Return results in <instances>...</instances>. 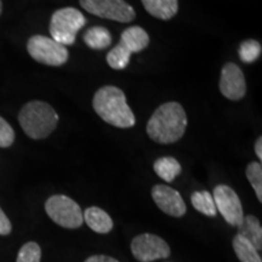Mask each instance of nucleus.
<instances>
[{
  "mask_svg": "<svg viewBox=\"0 0 262 262\" xmlns=\"http://www.w3.org/2000/svg\"><path fill=\"white\" fill-rule=\"evenodd\" d=\"M187 127V116L179 102H166L156 110L147 123V135L155 142L169 145L179 141Z\"/></svg>",
  "mask_w": 262,
  "mask_h": 262,
  "instance_id": "f257e3e1",
  "label": "nucleus"
},
{
  "mask_svg": "<svg viewBox=\"0 0 262 262\" xmlns=\"http://www.w3.org/2000/svg\"><path fill=\"white\" fill-rule=\"evenodd\" d=\"M93 107L98 117L116 127L127 129L136 123L135 116L126 102L125 94L113 85H106L96 91Z\"/></svg>",
  "mask_w": 262,
  "mask_h": 262,
  "instance_id": "f03ea898",
  "label": "nucleus"
},
{
  "mask_svg": "<svg viewBox=\"0 0 262 262\" xmlns=\"http://www.w3.org/2000/svg\"><path fill=\"white\" fill-rule=\"evenodd\" d=\"M18 122L26 135L33 140L47 139L58 123V116L50 104L42 101H32L22 107Z\"/></svg>",
  "mask_w": 262,
  "mask_h": 262,
  "instance_id": "7ed1b4c3",
  "label": "nucleus"
},
{
  "mask_svg": "<svg viewBox=\"0 0 262 262\" xmlns=\"http://www.w3.org/2000/svg\"><path fill=\"white\" fill-rule=\"evenodd\" d=\"M86 24V18L79 10L63 8L55 11L50 19V34L62 45H73L78 32Z\"/></svg>",
  "mask_w": 262,
  "mask_h": 262,
  "instance_id": "20e7f679",
  "label": "nucleus"
},
{
  "mask_svg": "<svg viewBox=\"0 0 262 262\" xmlns=\"http://www.w3.org/2000/svg\"><path fill=\"white\" fill-rule=\"evenodd\" d=\"M45 211L55 224L63 228L75 229L83 225V211L78 203L63 194L52 195L45 203Z\"/></svg>",
  "mask_w": 262,
  "mask_h": 262,
  "instance_id": "39448f33",
  "label": "nucleus"
},
{
  "mask_svg": "<svg viewBox=\"0 0 262 262\" xmlns=\"http://www.w3.org/2000/svg\"><path fill=\"white\" fill-rule=\"evenodd\" d=\"M28 54L39 63L60 67L68 61L70 52L64 45L45 35H33L27 42Z\"/></svg>",
  "mask_w": 262,
  "mask_h": 262,
  "instance_id": "423d86ee",
  "label": "nucleus"
},
{
  "mask_svg": "<svg viewBox=\"0 0 262 262\" xmlns=\"http://www.w3.org/2000/svg\"><path fill=\"white\" fill-rule=\"evenodd\" d=\"M85 11L112 21L129 24L136 17L135 10L124 0H79Z\"/></svg>",
  "mask_w": 262,
  "mask_h": 262,
  "instance_id": "0eeeda50",
  "label": "nucleus"
},
{
  "mask_svg": "<svg viewBox=\"0 0 262 262\" xmlns=\"http://www.w3.org/2000/svg\"><path fill=\"white\" fill-rule=\"evenodd\" d=\"M212 198L216 210L224 216L226 222L234 227H239L243 222L244 212L237 193L227 185H219L214 189Z\"/></svg>",
  "mask_w": 262,
  "mask_h": 262,
  "instance_id": "6e6552de",
  "label": "nucleus"
},
{
  "mask_svg": "<svg viewBox=\"0 0 262 262\" xmlns=\"http://www.w3.org/2000/svg\"><path fill=\"white\" fill-rule=\"evenodd\" d=\"M131 251L140 262H152L160 258H168L171 254L170 247L163 238L156 234L143 233L131 242Z\"/></svg>",
  "mask_w": 262,
  "mask_h": 262,
  "instance_id": "1a4fd4ad",
  "label": "nucleus"
},
{
  "mask_svg": "<svg viewBox=\"0 0 262 262\" xmlns=\"http://www.w3.org/2000/svg\"><path fill=\"white\" fill-rule=\"evenodd\" d=\"M220 91L231 101L242 100L247 94V83L241 68L235 63L228 62L224 66L220 78Z\"/></svg>",
  "mask_w": 262,
  "mask_h": 262,
  "instance_id": "9d476101",
  "label": "nucleus"
},
{
  "mask_svg": "<svg viewBox=\"0 0 262 262\" xmlns=\"http://www.w3.org/2000/svg\"><path fill=\"white\" fill-rule=\"evenodd\" d=\"M152 198L160 210L172 217H182L187 211L181 194L169 186L156 185L152 188Z\"/></svg>",
  "mask_w": 262,
  "mask_h": 262,
  "instance_id": "9b49d317",
  "label": "nucleus"
},
{
  "mask_svg": "<svg viewBox=\"0 0 262 262\" xmlns=\"http://www.w3.org/2000/svg\"><path fill=\"white\" fill-rule=\"evenodd\" d=\"M83 219L89 227L94 232L101 234H106L108 232L112 231L113 221L111 216L107 214L102 209L97 208V206H91L84 211Z\"/></svg>",
  "mask_w": 262,
  "mask_h": 262,
  "instance_id": "f8f14e48",
  "label": "nucleus"
},
{
  "mask_svg": "<svg viewBox=\"0 0 262 262\" xmlns=\"http://www.w3.org/2000/svg\"><path fill=\"white\" fill-rule=\"evenodd\" d=\"M120 44H123L131 54H136L148 47L149 37L145 29L139 26H133L122 33Z\"/></svg>",
  "mask_w": 262,
  "mask_h": 262,
  "instance_id": "ddd939ff",
  "label": "nucleus"
},
{
  "mask_svg": "<svg viewBox=\"0 0 262 262\" xmlns=\"http://www.w3.org/2000/svg\"><path fill=\"white\" fill-rule=\"evenodd\" d=\"M146 11L153 17L168 21L179 11V0H141Z\"/></svg>",
  "mask_w": 262,
  "mask_h": 262,
  "instance_id": "4468645a",
  "label": "nucleus"
},
{
  "mask_svg": "<svg viewBox=\"0 0 262 262\" xmlns=\"http://www.w3.org/2000/svg\"><path fill=\"white\" fill-rule=\"evenodd\" d=\"M256 248L257 251L262 249V228L260 221L254 215L244 216L243 222L238 227V233Z\"/></svg>",
  "mask_w": 262,
  "mask_h": 262,
  "instance_id": "2eb2a0df",
  "label": "nucleus"
},
{
  "mask_svg": "<svg viewBox=\"0 0 262 262\" xmlns=\"http://www.w3.org/2000/svg\"><path fill=\"white\" fill-rule=\"evenodd\" d=\"M83 40L85 44L94 50H102L111 45L112 42V35L107 28L96 26L88 29L83 34Z\"/></svg>",
  "mask_w": 262,
  "mask_h": 262,
  "instance_id": "dca6fc26",
  "label": "nucleus"
},
{
  "mask_svg": "<svg viewBox=\"0 0 262 262\" xmlns=\"http://www.w3.org/2000/svg\"><path fill=\"white\" fill-rule=\"evenodd\" d=\"M155 171L160 179L166 182H172L181 173V164L172 157H163L155 162Z\"/></svg>",
  "mask_w": 262,
  "mask_h": 262,
  "instance_id": "f3484780",
  "label": "nucleus"
},
{
  "mask_svg": "<svg viewBox=\"0 0 262 262\" xmlns=\"http://www.w3.org/2000/svg\"><path fill=\"white\" fill-rule=\"evenodd\" d=\"M233 250L241 262H262L256 248L242 235L237 234L233 238Z\"/></svg>",
  "mask_w": 262,
  "mask_h": 262,
  "instance_id": "a211bd4d",
  "label": "nucleus"
},
{
  "mask_svg": "<svg viewBox=\"0 0 262 262\" xmlns=\"http://www.w3.org/2000/svg\"><path fill=\"white\" fill-rule=\"evenodd\" d=\"M191 202L193 208H194L196 211L202 212V214H204L206 216H211V217H214V216L217 214L214 198H212L211 193H209L208 191L194 192L191 196Z\"/></svg>",
  "mask_w": 262,
  "mask_h": 262,
  "instance_id": "6ab92c4d",
  "label": "nucleus"
},
{
  "mask_svg": "<svg viewBox=\"0 0 262 262\" xmlns=\"http://www.w3.org/2000/svg\"><path fill=\"white\" fill-rule=\"evenodd\" d=\"M131 52L123 44H118L107 55V63L111 68L122 71L127 67L130 62Z\"/></svg>",
  "mask_w": 262,
  "mask_h": 262,
  "instance_id": "aec40b11",
  "label": "nucleus"
},
{
  "mask_svg": "<svg viewBox=\"0 0 262 262\" xmlns=\"http://www.w3.org/2000/svg\"><path fill=\"white\" fill-rule=\"evenodd\" d=\"M261 44L254 39H249L241 44L239 47V57L244 63H254L261 56Z\"/></svg>",
  "mask_w": 262,
  "mask_h": 262,
  "instance_id": "412c9836",
  "label": "nucleus"
},
{
  "mask_svg": "<svg viewBox=\"0 0 262 262\" xmlns=\"http://www.w3.org/2000/svg\"><path fill=\"white\" fill-rule=\"evenodd\" d=\"M247 178L253 186L258 202H262V165L261 163L253 162L248 165L247 168Z\"/></svg>",
  "mask_w": 262,
  "mask_h": 262,
  "instance_id": "4be33fe9",
  "label": "nucleus"
},
{
  "mask_svg": "<svg viewBox=\"0 0 262 262\" xmlns=\"http://www.w3.org/2000/svg\"><path fill=\"white\" fill-rule=\"evenodd\" d=\"M41 249L35 242H28L19 249L16 262H40Z\"/></svg>",
  "mask_w": 262,
  "mask_h": 262,
  "instance_id": "5701e85b",
  "label": "nucleus"
},
{
  "mask_svg": "<svg viewBox=\"0 0 262 262\" xmlns=\"http://www.w3.org/2000/svg\"><path fill=\"white\" fill-rule=\"evenodd\" d=\"M15 131L12 126L6 122L4 118L0 117V147L8 148L14 143Z\"/></svg>",
  "mask_w": 262,
  "mask_h": 262,
  "instance_id": "b1692460",
  "label": "nucleus"
},
{
  "mask_svg": "<svg viewBox=\"0 0 262 262\" xmlns=\"http://www.w3.org/2000/svg\"><path fill=\"white\" fill-rule=\"evenodd\" d=\"M12 231L11 222H10L9 217L5 215V212L3 211V209L0 208V235H9Z\"/></svg>",
  "mask_w": 262,
  "mask_h": 262,
  "instance_id": "393cba45",
  "label": "nucleus"
},
{
  "mask_svg": "<svg viewBox=\"0 0 262 262\" xmlns=\"http://www.w3.org/2000/svg\"><path fill=\"white\" fill-rule=\"evenodd\" d=\"M84 262H119L116 258L106 256V255H94V256H90L86 258Z\"/></svg>",
  "mask_w": 262,
  "mask_h": 262,
  "instance_id": "a878e982",
  "label": "nucleus"
},
{
  "mask_svg": "<svg viewBox=\"0 0 262 262\" xmlns=\"http://www.w3.org/2000/svg\"><path fill=\"white\" fill-rule=\"evenodd\" d=\"M255 153H256L257 158L258 159H262V139L261 137H258L256 142H255Z\"/></svg>",
  "mask_w": 262,
  "mask_h": 262,
  "instance_id": "bb28decb",
  "label": "nucleus"
},
{
  "mask_svg": "<svg viewBox=\"0 0 262 262\" xmlns=\"http://www.w3.org/2000/svg\"><path fill=\"white\" fill-rule=\"evenodd\" d=\"M2 12H3V3L2 0H0V15H2Z\"/></svg>",
  "mask_w": 262,
  "mask_h": 262,
  "instance_id": "cd10ccee",
  "label": "nucleus"
}]
</instances>
